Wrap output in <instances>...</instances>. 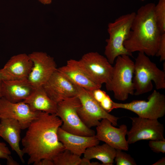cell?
<instances>
[{
  "label": "cell",
  "instance_id": "29",
  "mask_svg": "<svg viewBox=\"0 0 165 165\" xmlns=\"http://www.w3.org/2000/svg\"><path fill=\"white\" fill-rule=\"evenodd\" d=\"M91 91L94 97L99 103L107 95L106 92L101 90V88L97 89Z\"/></svg>",
  "mask_w": 165,
  "mask_h": 165
},
{
  "label": "cell",
  "instance_id": "6",
  "mask_svg": "<svg viewBox=\"0 0 165 165\" xmlns=\"http://www.w3.org/2000/svg\"><path fill=\"white\" fill-rule=\"evenodd\" d=\"M81 105L77 96L67 98L57 103L56 114L62 121L61 128L74 134L86 136L95 135L94 131L87 127L78 114V110Z\"/></svg>",
  "mask_w": 165,
  "mask_h": 165
},
{
  "label": "cell",
  "instance_id": "14",
  "mask_svg": "<svg viewBox=\"0 0 165 165\" xmlns=\"http://www.w3.org/2000/svg\"><path fill=\"white\" fill-rule=\"evenodd\" d=\"M42 86L48 96L57 103L77 94L75 86L57 68Z\"/></svg>",
  "mask_w": 165,
  "mask_h": 165
},
{
  "label": "cell",
  "instance_id": "7",
  "mask_svg": "<svg viewBox=\"0 0 165 165\" xmlns=\"http://www.w3.org/2000/svg\"><path fill=\"white\" fill-rule=\"evenodd\" d=\"M78 97L81 105L78 110V113L84 124L91 128L97 126L100 120L106 119L110 120L114 126L118 125L119 117H116L105 111L94 97L91 91L75 85Z\"/></svg>",
  "mask_w": 165,
  "mask_h": 165
},
{
  "label": "cell",
  "instance_id": "15",
  "mask_svg": "<svg viewBox=\"0 0 165 165\" xmlns=\"http://www.w3.org/2000/svg\"><path fill=\"white\" fill-rule=\"evenodd\" d=\"M32 66L29 54L21 53L12 56L1 70L4 80L28 79Z\"/></svg>",
  "mask_w": 165,
  "mask_h": 165
},
{
  "label": "cell",
  "instance_id": "25",
  "mask_svg": "<svg viewBox=\"0 0 165 165\" xmlns=\"http://www.w3.org/2000/svg\"><path fill=\"white\" fill-rule=\"evenodd\" d=\"M148 146L154 152L163 153L165 152V140H150Z\"/></svg>",
  "mask_w": 165,
  "mask_h": 165
},
{
  "label": "cell",
  "instance_id": "10",
  "mask_svg": "<svg viewBox=\"0 0 165 165\" xmlns=\"http://www.w3.org/2000/svg\"><path fill=\"white\" fill-rule=\"evenodd\" d=\"M132 126L128 131L127 141L131 144L142 140H165L164 127L158 119H150L140 117H130Z\"/></svg>",
  "mask_w": 165,
  "mask_h": 165
},
{
  "label": "cell",
  "instance_id": "1",
  "mask_svg": "<svg viewBox=\"0 0 165 165\" xmlns=\"http://www.w3.org/2000/svg\"><path fill=\"white\" fill-rule=\"evenodd\" d=\"M62 123L56 114L41 111L31 123L21 140L23 152L29 157L28 165H36L43 159L53 160L65 149L57 136L58 129Z\"/></svg>",
  "mask_w": 165,
  "mask_h": 165
},
{
  "label": "cell",
  "instance_id": "31",
  "mask_svg": "<svg viewBox=\"0 0 165 165\" xmlns=\"http://www.w3.org/2000/svg\"><path fill=\"white\" fill-rule=\"evenodd\" d=\"M6 164L7 165H19V163L15 160L10 155L6 159Z\"/></svg>",
  "mask_w": 165,
  "mask_h": 165
},
{
  "label": "cell",
  "instance_id": "8",
  "mask_svg": "<svg viewBox=\"0 0 165 165\" xmlns=\"http://www.w3.org/2000/svg\"><path fill=\"white\" fill-rule=\"evenodd\" d=\"M76 63L81 70L93 82L102 86L110 81L113 66L106 57L97 52H90L82 56Z\"/></svg>",
  "mask_w": 165,
  "mask_h": 165
},
{
  "label": "cell",
  "instance_id": "2",
  "mask_svg": "<svg viewBox=\"0 0 165 165\" xmlns=\"http://www.w3.org/2000/svg\"><path fill=\"white\" fill-rule=\"evenodd\" d=\"M155 6L154 3H148L136 13L128 37L124 43L129 53L138 52L148 56H156L162 34L155 16Z\"/></svg>",
  "mask_w": 165,
  "mask_h": 165
},
{
  "label": "cell",
  "instance_id": "23",
  "mask_svg": "<svg viewBox=\"0 0 165 165\" xmlns=\"http://www.w3.org/2000/svg\"><path fill=\"white\" fill-rule=\"evenodd\" d=\"M155 15L158 27L161 34L165 33V0H159L155 5Z\"/></svg>",
  "mask_w": 165,
  "mask_h": 165
},
{
  "label": "cell",
  "instance_id": "32",
  "mask_svg": "<svg viewBox=\"0 0 165 165\" xmlns=\"http://www.w3.org/2000/svg\"><path fill=\"white\" fill-rule=\"evenodd\" d=\"M80 165H91L90 160L84 157L81 158Z\"/></svg>",
  "mask_w": 165,
  "mask_h": 165
},
{
  "label": "cell",
  "instance_id": "20",
  "mask_svg": "<svg viewBox=\"0 0 165 165\" xmlns=\"http://www.w3.org/2000/svg\"><path fill=\"white\" fill-rule=\"evenodd\" d=\"M23 101L27 104L33 111L56 114L57 103L48 96L42 86L35 88L29 96Z\"/></svg>",
  "mask_w": 165,
  "mask_h": 165
},
{
  "label": "cell",
  "instance_id": "27",
  "mask_svg": "<svg viewBox=\"0 0 165 165\" xmlns=\"http://www.w3.org/2000/svg\"><path fill=\"white\" fill-rule=\"evenodd\" d=\"M113 102L110 96L107 94L99 104L105 111L109 113L114 109Z\"/></svg>",
  "mask_w": 165,
  "mask_h": 165
},
{
  "label": "cell",
  "instance_id": "35",
  "mask_svg": "<svg viewBox=\"0 0 165 165\" xmlns=\"http://www.w3.org/2000/svg\"><path fill=\"white\" fill-rule=\"evenodd\" d=\"M91 165H101L100 163L98 162H91Z\"/></svg>",
  "mask_w": 165,
  "mask_h": 165
},
{
  "label": "cell",
  "instance_id": "24",
  "mask_svg": "<svg viewBox=\"0 0 165 165\" xmlns=\"http://www.w3.org/2000/svg\"><path fill=\"white\" fill-rule=\"evenodd\" d=\"M117 165H136L137 163L131 156L121 149H116L114 159Z\"/></svg>",
  "mask_w": 165,
  "mask_h": 165
},
{
  "label": "cell",
  "instance_id": "22",
  "mask_svg": "<svg viewBox=\"0 0 165 165\" xmlns=\"http://www.w3.org/2000/svg\"><path fill=\"white\" fill-rule=\"evenodd\" d=\"M80 156L65 149L53 159L54 165H80Z\"/></svg>",
  "mask_w": 165,
  "mask_h": 165
},
{
  "label": "cell",
  "instance_id": "13",
  "mask_svg": "<svg viewBox=\"0 0 165 165\" xmlns=\"http://www.w3.org/2000/svg\"><path fill=\"white\" fill-rule=\"evenodd\" d=\"M41 111H32L24 101L13 103L0 98V119L10 118L17 120L22 130L27 129Z\"/></svg>",
  "mask_w": 165,
  "mask_h": 165
},
{
  "label": "cell",
  "instance_id": "26",
  "mask_svg": "<svg viewBox=\"0 0 165 165\" xmlns=\"http://www.w3.org/2000/svg\"><path fill=\"white\" fill-rule=\"evenodd\" d=\"M156 56L160 57L161 61L165 60V33L162 34Z\"/></svg>",
  "mask_w": 165,
  "mask_h": 165
},
{
  "label": "cell",
  "instance_id": "36",
  "mask_svg": "<svg viewBox=\"0 0 165 165\" xmlns=\"http://www.w3.org/2000/svg\"><path fill=\"white\" fill-rule=\"evenodd\" d=\"M4 79V77L1 73V69H0V80H2Z\"/></svg>",
  "mask_w": 165,
  "mask_h": 165
},
{
  "label": "cell",
  "instance_id": "37",
  "mask_svg": "<svg viewBox=\"0 0 165 165\" xmlns=\"http://www.w3.org/2000/svg\"><path fill=\"white\" fill-rule=\"evenodd\" d=\"M2 80H0V98L1 97V93H0V86H1V83Z\"/></svg>",
  "mask_w": 165,
  "mask_h": 165
},
{
  "label": "cell",
  "instance_id": "16",
  "mask_svg": "<svg viewBox=\"0 0 165 165\" xmlns=\"http://www.w3.org/2000/svg\"><path fill=\"white\" fill-rule=\"evenodd\" d=\"M28 79L1 81V97L13 103L23 101L35 90Z\"/></svg>",
  "mask_w": 165,
  "mask_h": 165
},
{
  "label": "cell",
  "instance_id": "30",
  "mask_svg": "<svg viewBox=\"0 0 165 165\" xmlns=\"http://www.w3.org/2000/svg\"><path fill=\"white\" fill-rule=\"evenodd\" d=\"M36 165H54L52 160L43 159L38 162Z\"/></svg>",
  "mask_w": 165,
  "mask_h": 165
},
{
  "label": "cell",
  "instance_id": "11",
  "mask_svg": "<svg viewBox=\"0 0 165 165\" xmlns=\"http://www.w3.org/2000/svg\"><path fill=\"white\" fill-rule=\"evenodd\" d=\"M29 55L33 66L28 79L35 88L42 86L57 70L56 63L53 58L45 52L34 51Z\"/></svg>",
  "mask_w": 165,
  "mask_h": 165
},
{
  "label": "cell",
  "instance_id": "38",
  "mask_svg": "<svg viewBox=\"0 0 165 165\" xmlns=\"http://www.w3.org/2000/svg\"><path fill=\"white\" fill-rule=\"evenodd\" d=\"M1 165V164L0 163V165Z\"/></svg>",
  "mask_w": 165,
  "mask_h": 165
},
{
  "label": "cell",
  "instance_id": "5",
  "mask_svg": "<svg viewBox=\"0 0 165 165\" xmlns=\"http://www.w3.org/2000/svg\"><path fill=\"white\" fill-rule=\"evenodd\" d=\"M135 14L132 12L122 15L108 24L107 31L109 37L106 40L104 54L112 64L118 56L132 55L125 48L124 43L128 37Z\"/></svg>",
  "mask_w": 165,
  "mask_h": 165
},
{
  "label": "cell",
  "instance_id": "4",
  "mask_svg": "<svg viewBox=\"0 0 165 165\" xmlns=\"http://www.w3.org/2000/svg\"><path fill=\"white\" fill-rule=\"evenodd\" d=\"M134 62L129 56L123 55L116 57L111 80L105 84L107 90L113 92L116 99L124 101L130 95H134Z\"/></svg>",
  "mask_w": 165,
  "mask_h": 165
},
{
  "label": "cell",
  "instance_id": "34",
  "mask_svg": "<svg viewBox=\"0 0 165 165\" xmlns=\"http://www.w3.org/2000/svg\"><path fill=\"white\" fill-rule=\"evenodd\" d=\"M42 4L44 5H49L50 4L52 0H37Z\"/></svg>",
  "mask_w": 165,
  "mask_h": 165
},
{
  "label": "cell",
  "instance_id": "21",
  "mask_svg": "<svg viewBox=\"0 0 165 165\" xmlns=\"http://www.w3.org/2000/svg\"><path fill=\"white\" fill-rule=\"evenodd\" d=\"M116 152V149L105 143L87 148L83 154L84 157L90 160L94 159L98 160L102 162L101 165H112Z\"/></svg>",
  "mask_w": 165,
  "mask_h": 165
},
{
  "label": "cell",
  "instance_id": "18",
  "mask_svg": "<svg viewBox=\"0 0 165 165\" xmlns=\"http://www.w3.org/2000/svg\"><path fill=\"white\" fill-rule=\"evenodd\" d=\"M22 130L18 122L10 118L0 119V136L17 154L21 162L24 163L23 154L20 146Z\"/></svg>",
  "mask_w": 165,
  "mask_h": 165
},
{
  "label": "cell",
  "instance_id": "28",
  "mask_svg": "<svg viewBox=\"0 0 165 165\" xmlns=\"http://www.w3.org/2000/svg\"><path fill=\"white\" fill-rule=\"evenodd\" d=\"M11 152L6 144L0 141V159H6Z\"/></svg>",
  "mask_w": 165,
  "mask_h": 165
},
{
  "label": "cell",
  "instance_id": "9",
  "mask_svg": "<svg viewBox=\"0 0 165 165\" xmlns=\"http://www.w3.org/2000/svg\"><path fill=\"white\" fill-rule=\"evenodd\" d=\"M114 109L122 108L131 111L138 116L150 119H158L165 114V96L156 90L148 98V101L134 100L127 103L113 101Z\"/></svg>",
  "mask_w": 165,
  "mask_h": 165
},
{
  "label": "cell",
  "instance_id": "39",
  "mask_svg": "<svg viewBox=\"0 0 165 165\" xmlns=\"http://www.w3.org/2000/svg\"><path fill=\"white\" fill-rule=\"evenodd\" d=\"M142 0V1H144V0Z\"/></svg>",
  "mask_w": 165,
  "mask_h": 165
},
{
  "label": "cell",
  "instance_id": "3",
  "mask_svg": "<svg viewBox=\"0 0 165 165\" xmlns=\"http://www.w3.org/2000/svg\"><path fill=\"white\" fill-rule=\"evenodd\" d=\"M133 82L134 95H140L151 91L152 82L157 90L165 88V72L160 69L145 53L139 52L134 62Z\"/></svg>",
  "mask_w": 165,
  "mask_h": 165
},
{
  "label": "cell",
  "instance_id": "33",
  "mask_svg": "<svg viewBox=\"0 0 165 165\" xmlns=\"http://www.w3.org/2000/svg\"><path fill=\"white\" fill-rule=\"evenodd\" d=\"M152 165H165V158L162 157L157 161L152 164Z\"/></svg>",
  "mask_w": 165,
  "mask_h": 165
},
{
  "label": "cell",
  "instance_id": "17",
  "mask_svg": "<svg viewBox=\"0 0 165 165\" xmlns=\"http://www.w3.org/2000/svg\"><path fill=\"white\" fill-rule=\"evenodd\" d=\"M57 136L65 149L80 156L87 148L98 145L100 142L95 135L86 136L74 134L65 131L61 127L58 129Z\"/></svg>",
  "mask_w": 165,
  "mask_h": 165
},
{
  "label": "cell",
  "instance_id": "19",
  "mask_svg": "<svg viewBox=\"0 0 165 165\" xmlns=\"http://www.w3.org/2000/svg\"><path fill=\"white\" fill-rule=\"evenodd\" d=\"M57 70L74 84L87 90L92 91L101 87L86 75L79 68L75 60H68L65 65L57 68Z\"/></svg>",
  "mask_w": 165,
  "mask_h": 165
},
{
  "label": "cell",
  "instance_id": "12",
  "mask_svg": "<svg viewBox=\"0 0 165 165\" xmlns=\"http://www.w3.org/2000/svg\"><path fill=\"white\" fill-rule=\"evenodd\" d=\"M96 129L95 136L99 141L104 142L116 149L128 150L129 144L126 138L128 130L126 125L122 124L116 128L110 120L104 119H101Z\"/></svg>",
  "mask_w": 165,
  "mask_h": 165
}]
</instances>
